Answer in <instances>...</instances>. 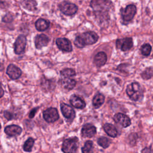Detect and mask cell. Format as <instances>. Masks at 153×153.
Instances as JSON below:
<instances>
[{
  "label": "cell",
  "mask_w": 153,
  "mask_h": 153,
  "mask_svg": "<svg viewBox=\"0 0 153 153\" xmlns=\"http://www.w3.org/2000/svg\"><path fill=\"white\" fill-rule=\"evenodd\" d=\"M62 86L67 90H72L76 85V81L71 78H63L61 81Z\"/></svg>",
  "instance_id": "d6986e66"
},
{
  "label": "cell",
  "mask_w": 153,
  "mask_h": 153,
  "mask_svg": "<svg viewBox=\"0 0 153 153\" xmlns=\"http://www.w3.org/2000/svg\"><path fill=\"white\" fill-rule=\"evenodd\" d=\"M63 78H71L75 75V71L71 68L65 69L60 72Z\"/></svg>",
  "instance_id": "484cf974"
},
{
  "label": "cell",
  "mask_w": 153,
  "mask_h": 153,
  "mask_svg": "<svg viewBox=\"0 0 153 153\" xmlns=\"http://www.w3.org/2000/svg\"><path fill=\"white\" fill-rule=\"evenodd\" d=\"M4 117H5V118H7L8 120H11L13 119L14 117V115L11 112L7 111L4 112Z\"/></svg>",
  "instance_id": "f546056e"
},
{
  "label": "cell",
  "mask_w": 153,
  "mask_h": 153,
  "mask_svg": "<svg viewBox=\"0 0 153 153\" xmlns=\"http://www.w3.org/2000/svg\"><path fill=\"white\" fill-rule=\"evenodd\" d=\"M79 142L78 139L76 137H71L65 140L62 144V149L64 153H75Z\"/></svg>",
  "instance_id": "277c9868"
},
{
  "label": "cell",
  "mask_w": 153,
  "mask_h": 153,
  "mask_svg": "<svg viewBox=\"0 0 153 153\" xmlns=\"http://www.w3.org/2000/svg\"><path fill=\"white\" fill-rule=\"evenodd\" d=\"M97 143L103 148H108L110 145L109 140L105 137H99L97 140Z\"/></svg>",
  "instance_id": "4316f807"
},
{
  "label": "cell",
  "mask_w": 153,
  "mask_h": 153,
  "mask_svg": "<svg viewBox=\"0 0 153 153\" xmlns=\"http://www.w3.org/2000/svg\"><path fill=\"white\" fill-rule=\"evenodd\" d=\"M90 6L97 14H108L112 8V3L111 0H91Z\"/></svg>",
  "instance_id": "7a4b0ae2"
},
{
  "label": "cell",
  "mask_w": 153,
  "mask_h": 153,
  "mask_svg": "<svg viewBox=\"0 0 153 153\" xmlns=\"http://www.w3.org/2000/svg\"><path fill=\"white\" fill-rule=\"evenodd\" d=\"M114 120L123 127H127L131 124V121L129 117L121 113L116 114L114 116Z\"/></svg>",
  "instance_id": "7c38bea8"
},
{
  "label": "cell",
  "mask_w": 153,
  "mask_h": 153,
  "mask_svg": "<svg viewBox=\"0 0 153 153\" xmlns=\"http://www.w3.org/2000/svg\"><path fill=\"white\" fill-rule=\"evenodd\" d=\"M105 97L102 94H96L93 99V105L95 108H99L103 103Z\"/></svg>",
  "instance_id": "7402d4cb"
},
{
  "label": "cell",
  "mask_w": 153,
  "mask_h": 153,
  "mask_svg": "<svg viewBox=\"0 0 153 153\" xmlns=\"http://www.w3.org/2000/svg\"><path fill=\"white\" fill-rule=\"evenodd\" d=\"M4 131L10 136H16L21 134L22 129L17 125H10L7 126L4 128Z\"/></svg>",
  "instance_id": "2e32d148"
},
{
  "label": "cell",
  "mask_w": 153,
  "mask_h": 153,
  "mask_svg": "<svg viewBox=\"0 0 153 153\" xmlns=\"http://www.w3.org/2000/svg\"><path fill=\"white\" fill-rule=\"evenodd\" d=\"M142 153H153V151L149 148H145L142 151Z\"/></svg>",
  "instance_id": "1f68e13d"
},
{
  "label": "cell",
  "mask_w": 153,
  "mask_h": 153,
  "mask_svg": "<svg viewBox=\"0 0 153 153\" xmlns=\"http://www.w3.org/2000/svg\"><path fill=\"white\" fill-rule=\"evenodd\" d=\"M38 109V108H33V109H32V110L30 111V113H29V117L30 118H32L35 116V114H36V111H37Z\"/></svg>",
  "instance_id": "4dcf8cb0"
},
{
  "label": "cell",
  "mask_w": 153,
  "mask_h": 153,
  "mask_svg": "<svg viewBox=\"0 0 153 153\" xmlns=\"http://www.w3.org/2000/svg\"><path fill=\"white\" fill-rule=\"evenodd\" d=\"M96 133V128L91 124H85L81 130V134L83 137H91Z\"/></svg>",
  "instance_id": "5bb4252c"
},
{
  "label": "cell",
  "mask_w": 153,
  "mask_h": 153,
  "mask_svg": "<svg viewBox=\"0 0 153 153\" xmlns=\"http://www.w3.org/2000/svg\"><path fill=\"white\" fill-rule=\"evenodd\" d=\"M136 13V7L134 5H128L121 11L122 18L126 22L130 21L134 16Z\"/></svg>",
  "instance_id": "5b68a950"
},
{
  "label": "cell",
  "mask_w": 153,
  "mask_h": 153,
  "mask_svg": "<svg viewBox=\"0 0 153 153\" xmlns=\"http://www.w3.org/2000/svg\"><path fill=\"white\" fill-rule=\"evenodd\" d=\"M141 53L143 56H148L149 55L151 51V47L149 44H143L142 47H141Z\"/></svg>",
  "instance_id": "83f0119b"
},
{
  "label": "cell",
  "mask_w": 153,
  "mask_h": 153,
  "mask_svg": "<svg viewBox=\"0 0 153 153\" xmlns=\"http://www.w3.org/2000/svg\"><path fill=\"white\" fill-rule=\"evenodd\" d=\"M82 153H93V143L91 140H87L81 148Z\"/></svg>",
  "instance_id": "603a6c76"
},
{
  "label": "cell",
  "mask_w": 153,
  "mask_h": 153,
  "mask_svg": "<svg viewBox=\"0 0 153 153\" xmlns=\"http://www.w3.org/2000/svg\"><path fill=\"white\" fill-rule=\"evenodd\" d=\"M107 60V56L106 54L103 52H99L96 54L94 58V63L97 67H100L103 66Z\"/></svg>",
  "instance_id": "ac0fdd59"
},
{
  "label": "cell",
  "mask_w": 153,
  "mask_h": 153,
  "mask_svg": "<svg viewBox=\"0 0 153 153\" xmlns=\"http://www.w3.org/2000/svg\"><path fill=\"white\" fill-rule=\"evenodd\" d=\"M153 75V71L151 69H148L145 70L142 74V76L143 78L145 79H148L149 78L152 77Z\"/></svg>",
  "instance_id": "f1b7e54d"
},
{
  "label": "cell",
  "mask_w": 153,
  "mask_h": 153,
  "mask_svg": "<svg viewBox=\"0 0 153 153\" xmlns=\"http://www.w3.org/2000/svg\"><path fill=\"white\" fill-rule=\"evenodd\" d=\"M50 25V22L45 19H39L35 22V27L39 31H44L46 30Z\"/></svg>",
  "instance_id": "44dd1931"
},
{
  "label": "cell",
  "mask_w": 153,
  "mask_h": 153,
  "mask_svg": "<svg viewBox=\"0 0 153 153\" xmlns=\"http://www.w3.org/2000/svg\"><path fill=\"white\" fill-rule=\"evenodd\" d=\"M56 42L58 48L63 51L70 52L72 50V47L70 41L65 38H57Z\"/></svg>",
  "instance_id": "8fae6325"
},
{
  "label": "cell",
  "mask_w": 153,
  "mask_h": 153,
  "mask_svg": "<svg viewBox=\"0 0 153 153\" xmlns=\"http://www.w3.org/2000/svg\"><path fill=\"white\" fill-rule=\"evenodd\" d=\"M126 93L130 98L134 101L138 100L142 96V91L140 85L137 82H132L128 85Z\"/></svg>",
  "instance_id": "3957f363"
},
{
  "label": "cell",
  "mask_w": 153,
  "mask_h": 153,
  "mask_svg": "<svg viewBox=\"0 0 153 153\" xmlns=\"http://www.w3.org/2000/svg\"><path fill=\"white\" fill-rule=\"evenodd\" d=\"M22 4L28 10H35L36 6V3L34 0H22Z\"/></svg>",
  "instance_id": "cb8c5ba5"
},
{
  "label": "cell",
  "mask_w": 153,
  "mask_h": 153,
  "mask_svg": "<svg viewBox=\"0 0 153 153\" xmlns=\"http://www.w3.org/2000/svg\"><path fill=\"white\" fill-rule=\"evenodd\" d=\"M99 36L94 32H87L77 36L74 41L75 45L78 48H83L86 45L93 44L97 42Z\"/></svg>",
  "instance_id": "6da1fadb"
},
{
  "label": "cell",
  "mask_w": 153,
  "mask_h": 153,
  "mask_svg": "<svg viewBox=\"0 0 153 153\" xmlns=\"http://www.w3.org/2000/svg\"><path fill=\"white\" fill-rule=\"evenodd\" d=\"M70 103L72 106L78 109H83L86 105L84 100L75 94H73L71 96Z\"/></svg>",
  "instance_id": "e0dca14e"
},
{
  "label": "cell",
  "mask_w": 153,
  "mask_h": 153,
  "mask_svg": "<svg viewBox=\"0 0 153 153\" xmlns=\"http://www.w3.org/2000/svg\"><path fill=\"white\" fill-rule=\"evenodd\" d=\"M61 111L63 115L68 120L72 121L75 117V112L74 109L69 105L62 103L60 104Z\"/></svg>",
  "instance_id": "30bf717a"
},
{
  "label": "cell",
  "mask_w": 153,
  "mask_h": 153,
  "mask_svg": "<svg viewBox=\"0 0 153 153\" xmlns=\"http://www.w3.org/2000/svg\"><path fill=\"white\" fill-rule=\"evenodd\" d=\"M60 11L66 15L71 16L74 14L78 10V7L72 3L63 2L59 5Z\"/></svg>",
  "instance_id": "52a82bcc"
},
{
  "label": "cell",
  "mask_w": 153,
  "mask_h": 153,
  "mask_svg": "<svg viewBox=\"0 0 153 153\" xmlns=\"http://www.w3.org/2000/svg\"><path fill=\"white\" fill-rule=\"evenodd\" d=\"M43 117L48 123H53L59 118L57 110L54 108H50L43 112Z\"/></svg>",
  "instance_id": "ba28073f"
},
{
  "label": "cell",
  "mask_w": 153,
  "mask_h": 153,
  "mask_svg": "<svg viewBox=\"0 0 153 153\" xmlns=\"http://www.w3.org/2000/svg\"><path fill=\"white\" fill-rule=\"evenodd\" d=\"M34 142L35 140L33 138L29 137V139H27L23 145L24 151L26 152H30L32 151Z\"/></svg>",
  "instance_id": "d4e9b609"
},
{
  "label": "cell",
  "mask_w": 153,
  "mask_h": 153,
  "mask_svg": "<svg viewBox=\"0 0 153 153\" xmlns=\"http://www.w3.org/2000/svg\"><path fill=\"white\" fill-rule=\"evenodd\" d=\"M116 45L118 48L123 51L129 50L133 47V40L131 38H125L117 40Z\"/></svg>",
  "instance_id": "9c48e42d"
},
{
  "label": "cell",
  "mask_w": 153,
  "mask_h": 153,
  "mask_svg": "<svg viewBox=\"0 0 153 153\" xmlns=\"http://www.w3.org/2000/svg\"><path fill=\"white\" fill-rule=\"evenodd\" d=\"M7 74L13 79H16L19 78L22 74V71L14 65L11 64L8 65L7 69Z\"/></svg>",
  "instance_id": "4fadbf2b"
},
{
  "label": "cell",
  "mask_w": 153,
  "mask_h": 153,
  "mask_svg": "<svg viewBox=\"0 0 153 153\" xmlns=\"http://www.w3.org/2000/svg\"><path fill=\"white\" fill-rule=\"evenodd\" d=\"M26 44V38L23 35H19L14 44V50L16 54H20L25 51Z\"/></svg>",
  "instance_id": "8992f818"
},
{
  "label": "cell",
  "mask_w": 153,
  "mask_h": 153,
  "mask_svg": "<svg viewBox=\"0 0 153 153\" xmlns=\"http://www.w3.org/2000/svg\"><path fill=\"white\" fill-rule=\"evenodd\" d=\"M49 42L48 37L45 34L38 35L35 37V45L36 48L40 49L43 47L46 46Z\"/></svg>",
  "instance_id": "9a60e30c"
},
{
  "label": "cell",
  "mask_w": 153,
  "mask_h": 153,
  "mask_svg": "<svg viewBox=\"0 0 153 153\" xmlns=\"http://www.w3.org/2000/svg\"><path fill=\"white\" fill-rule=\"evenodd\" d=\"M103 130L107 133V134L112 137H115L117 136L118 131L114 126L111 124L106 123L105 124H104Z\"/></svg>",
  "instance_id": "ffe728a7"
}]
</instances>
